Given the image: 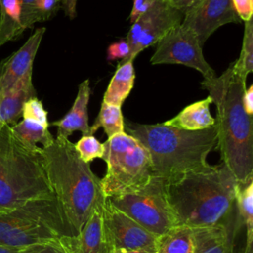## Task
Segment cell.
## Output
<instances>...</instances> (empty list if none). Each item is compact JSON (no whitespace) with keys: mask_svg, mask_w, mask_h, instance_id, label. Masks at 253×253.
I'll return each mask as SVG.
<instances>
[{"mask_svg":"<svg viewBox=\"0 0 253 253\" xmlns=\"http://www.w3.org/2000/svg\"><path fill=\"white\" fill-rule=\"evenodd\" d=\"M99 127H103L108 137L125 132V120L121 106L110 105L102 102L100 112L94 124L90 126L91 134L96 132Z\"/></svg>","mask_w":253,"mask_h":253,"instance_id":"cell-24","label":"cell"},{"mask_svg":"<svg viewBox=\"0 0 253 253\" xmlns=\"http://www.w3.org/2000/svg\"><path fill=\"white\" fill-rule=\"evenodd\" d=\"M202 47L194 32L180 24L157 42L150 63L182 64L199 71L204 79L213 78L215 72L205 59Z\"/></svg>","mask_w":253,"mask_h":253,"instance_id":"cell-9","label":"cell"},{"mask_svg":"<svg viewBox=\"0 0 253 253\" xmlns=\"http://www.w3.org/2000/svg\"><path fill=\"white\" fill-rule=\"evenodd\" d=\"M22 1V15H21V23L24 30L32 28L35 21L34 14V4L35 0H21Z\"/></svg>","mask_w":253,"mask_h":253,"instance_id":"cell-31","label":"cell"},{"mask_svg":"<svg viewBox=\"0 0 253 253\" xmlns=\"http://www.w3.org/2000/svg\"><path fill=\"white\" fill-rule=\"evenodd\" d=\"M20 249L0 244V253H18Z\"/></svg>","mask_w":253,"mask_h":253,"instance_id":"cell-38","label":"cell"},{"mask_svg":"<svg viewBox=\"0 0 253 253\" xmlns=\"http://www.w3.org/2000/svg\"><path fill=\"white\" fill-rule=\"evenodd\" d=\"M240 22L231 0H199L184 13L181 25L193 31L203 46L219 27Z\"/></svg>","mask_w":253,"mask_h":253,"instance_id":"cell-12","label":"cell"},{"mask_svg":"<svg viewBox=\"0 0 253 253\" xmlns=\"http://www.w3.org/2000/svg\"><path fill=\"white\" fill-rule=\"evenodd\" d=\"M243 107L245 112L249 115H253V85H250L248 88L245 89L242 97Z\"/></svg>","mask_w":253,"mask_h":253,"instance_id":"cell-34","label":"cell"},{"mask_svg":"<svg viewBox=\"0 0 253 253\" xmlns=\"http://www.w3.org/2000/svg\"><path fill=\"white\" fill-rule=\"evenodd\" d=\"M242 46L238 58L232 62L234 72L244 81L253 71V19L244 22Z\"/></svg>","mask_w":253,"mask_h":253,"instance_id":"cell-25","label":"cell"},{"mask_svg":"<svg viewBox=\"0 0 253 253\" xmlns=\"http://www.w3.org/2000/svg\"><path fill=\"white\" fill-rule=\"evenodd\" d=\"M23 120H29L42 125L44 127L49 126L47 120V112L43 108L42 101L37 97L31 98L25 102L22 110Z\"/></svg>","mask_w":253,"mask_h":253,"instance_id":"cell-27","label":"cell"},{"mask_svg":"<svg viewBox=\"0 0 253 253\" xmlns=\"http://www.w3.org/2000/svg\"><path fill=\"white\" fill-rule=\"evenodd\" d=\"M21 15V0H0V47L24 33Z\"/></svg>","mask_w":253,"mask_h":253,"instance_id":"cell-20","label":"cell"},{"mask_svg":"<svg viewBox=\"0 0 253 253\" xmlns=\"http://www.w3.org/2000/svg\"><path fill=\"white\" fill-rule=\"evenodd\" d=\"M236 184L223 163L166 183L167 200L176 224L201 228L224 222L235 208Z\"/></svg>","mask_w":253,"mask_h":253,"instance_id":"cell-2","label":"cell"},{"mask_svg":"<svg viewBox=\"0 0 253 253\" xmlns=\"http://www.w3.org/2000/svg\"><path fill=\"white\" fill-rule=\"evenodd\" d=\"M183 15L164 0H154L149 9L132 23L126 38L129 45V54L118 64L134 60L140 51L155 45L171 29L182 23Z\"/></svg>","mask_w":253,"mask_h":253,"instance_id":"cell-10","label":"cell"},{"mask_svg":"<svg viewBox=\"0 0 253 253\" xmlns=\"http://www.w3.org/2000/svg\"><path fill=\"white\" fill-rule=\"evenodd\" d=\"M64 237H74V233L55 197L32 200L0 212V244L21 249Z\"/></svg>","mask_w":253,"mask_h":253,"instance_id":"cell-6","label":"cell"},{"mask_svg":"<svg viewBox=\"0 0 253 253\" xmlns=\"http://www.w3.org/2000/svg\"><path fill=\"white\" fill-rule=\"evenodd\" d=\"M110 253H155L140 249H125V248H114Z\"/></svg>","mask_w":253,"mask_h":253,"instance_id":"cell-37","label":"cell"},{"mask_svg":"<svg viewBox=\"0 0 253 253\" xmlns=\"http://www.w3.org/2000/svg\"><path fill=\"white\" fill-rule=\"evenodd\" d=\"M241 227L234 208L224 222L211 227L193 228L194 253H234L236 236Z\"/></svg>","mask_w":253,"mask_h":253,"instance_id":"cell-13","label":"cell"},{"mask_svg":"<svg viewBox=\"0 0 253 253\" xmlns=\"http://www.w3.org/2000/svg\"><path fill=\"white\" fill-rule=\"evenodd\" d=\"M236 212L242 227L246 229V240H253V179L236 184L235 200Z\"/></svg>","mask_w":253,"mask_h":253,"instance_id":"cell-23","label":"cell"},{"mask_svg":"<svg viewBox=\"0 0 253 253\" xmlns=\"http://www.w3.org/2000/svg\"><path fill=\"white\" fill-rule=\"evenodd\" d=\"M202 88L216 107V147L221 160L239 184L253 179V121L243 107L246 81L233 70L232 63L220 76L204 79Z\"/></svg>","mask_w":253,"mask_h":253,"instance_id":"cell-1","label":"cell"},{"mask_svg":"<svg viewBox=\"0 0 253 253\" xmlns=\"http://www.w3.org/2000/svg\"><path fill=\"white\" fill-rule=\"evenodd\" d=\"M154 0H133L132 8L129 14V22L132 24L152 5Z\"/></svg>","mask_w":253,"mask_h":253,"instance_id":"cell-33","label":"cell"},{"mask_svg":"<svg viewBox=\"0 0 253 253\" xmlns=\"http://www.w3.org/2000/svg\"><path fill=\"white\" fill-rule=\"evenodd\" d=\"M18 253H68V251L60 239L56 241L33 244L21 248Z\"/></svg>","mask_w":253,"mask_h":253,"instance_id":"cell-29","label":"cell"},{"mask_svg":"<svg viewBox=\"0 0 253 253\" xmlns=\"http://www.w3.org/2000/svg\"><path fill=\"white\" fill-rule=\"evenodd\" d=\"M76 6L77 0H60V8L70 20H73L77 15Z\"/></svg>","mask_w":253,"mask_h":253,"instance_id":"cell-35","label":"cell"},{"mask_svg":"<svg viewBox=\"0 0 253 253\" xmlns=\"http://www.w3.org/2000/svg\"><path fill=\"white\" fill-rule=\"evenodd\" d=\"M129 54V45L126 39H121L120 41L111 43L107 48V60L124 61Z\"/></svg>","mask_w":253,"mask_h":253,"instance_id":"cell-30","label":"cell"},{"mask_svg":"<svg viewBox=\"0 0 253 253\" xmlns=\"http://www.w3.org/2000/svg\"><path fill=\"white\" fill-rule=\"evenodd\" d=\"M104 146L107 171L101 187L105 198L134 191L153 176L150 155L135 137L125 131L108 137Z\"/></svg>","mask_w":253,"mask_h":253,"instance_id":"cell-7","label":"cell"},{"mask_svg":"<svg viewBox=\"0 0 253 253\" xmlns=\"http://www.w3.org/2000/svg\"><path fill=\"white\" fill-rule=\"evenodd\" d=\"M126 133L135 137L148 151L153 176L166 183L189 172L210 169L207 158L216 147L215 125L201 130H186L164 123L148 125L125 122Z\"/></svg>","mask_w":253,"mask_h":253,"instance_id":"cell-4","label":"cell"},{"mask_svg":"<svg viewBox=\"0 0 253 253\" xmlns=\"http://www.w3.org/2000/svg\"><path fill=\"white\" fill-rule=\"evenodd\" d=\"M193 251V228L176 225L158 237L156 253H192Z\"/></svg>","mask_w":253,"mask_h":253,"instance_id":"cell-22","label":"cell"},{"mask_svg":"<svg viewBox=\"0 0 253 253\" xmlns=\"http://www.w3.org/2000/svg\"><path fill=\"white\" fill-rule=\"evenodd\" d=\"M20 142L9 126L0 129V212L25 203L54 197L41 156Z\"/></svg>","mask_w":253,"mask_h":253,"instance_id":"cell-5","label":"cell"},{"mask_svg":"<svg viewBox=\"0 0 253 253\" xmlns=\"http://www.w3.org/2000/svg\"><path fill=\"white\" fill-rule=\"evenodd\" d=\"M40 152L53 195L75 237L95 208L106 199L101 179L91 170L90 163L80 159L68 138L56 136Z\"/></svg>","mask_w":253,"mask_h":253,"instance_id":"cell-3","label":"cell"},{"mask_svg":"<svg viewBox=\"0 0 253 253\" xmlns=\"http://www.w3.org/2000/svg\"><path fill=\"white\" fill-rule=\"evenodd\" d=\"M74 147L80 159L86 163H90L96 158L103 159L105 154L104 143L100 142L93 134H82Z\"/></svg>","mask_w":253,"mask_h":253,"instance_id":"cell-26","label":"cell"},{"mask_svg":"<svg viewBox=\"0 0 253 253\" xmlns=\"http://www.w3.org/2000/svg\"><path fill=\"white\" fill-rule=\"evenodd\" d=\"M134 79L133 60L118 64V68L104 93L103 102L110 105L122 106L133 88Z\"/></svg>","mask_w":253,"mask_h":253,"instance_id":"cell-19","label":"cell"},{"mask_svg":"<svg viewBox=\"0 0 253 253\" xmlns=\"http://www.w3.org/2000/svg\"><path fill=\"white\" fill-rule=\"evenodd\" d=\"M107 199L157 238L177 225L167 200L166 181L160 177L152 176L144 186Z\"/></svg>","mask_w":253,"mask_h":253,"instance_id":"cell-8","label":"cell"},{"mask_svg":"<svg viewBox=\"0 0 253 253\" xmlns=\"http://www.w3.org/2000/svg\"><path fill=\"white\" fill-rule=\"evenodd\" d=\"M192 253H194V251H193V252H192Z\"/></svg>","mask_w":253,"mask_h":253,"instance_id":"cell-41","label":"cell"},{"mask_svg":"<svg viewBox=\"0 0 253 253\" xmlns=\"http://www.w3.org/2000/svg\"><path fill=\"white\" fill-rule=\"evenodd\" d=\"M33 72L21 78L8 92L0 95V126H13L22 117L26 101L37 97L32 79Z\"/></svg>","mask_w":253,"mask_h":253,"instance_id":"cell-17","label":"cell"},{"mask_svg":"<svg viewBox=\"0 0 253 253\" xmlns=\"http://www.w3.org/2000/svg\"><path fill=\"white\" fill-rule=\"evenodd\" d=\"M90 92L89 80L86 79L79 84L76 98L70 110L60 120L49 124L57 127L56 136L68 138L74 131H81L82 134H91L88 120Z\"/></svg>","mask_w":253,"mask_h":253,"instance_id":"cell-16","label":"cell"},{"mask_svg":"<svg viewBox=\"0 0 253 253\" xmlns=\"http://www.w3.org/2000/svg\"><path fill=\"white\" fill-rule=\"evenodd\" d=\"M104 202L95 208L77 236L61 239L68 253H110L112 251L113 247L107 237L103 220Z\"/></svg>","mask_w":253,"mask_h":253,"instance_id":"cell-14","label":"cell"},{"mask_svg":"<svg viewBox=\"0 0 253 253\" xmlns=\"http://www.w3.org/2000/svg\"><path fill=\"white\" fill-rule=\"evenodd\" d=\"M211 104H212V100L208 96L206 99L186 106L178 115L164 124L186 130L209 128L215 125V120L210 112Z\"/></svg>","mask_w":253,"mask_h":253,"instance_id":"cell-18","label":"cell"},{"mask_svg":"<svg viewBox=\"0 0 253 253\" xmlns=\"http://www.w3.org/2000/svg\"><path fill=\"white\" fill-rule=\"evenodd\" d=\"M6 59H7V57L0 60V81H1V75H2V72H3V68H4V65H5ZM1 127H2V126H0V129H1Z\"/></svg>","mask_w":253,"mask_h":253,"instance_id":"cell-40","label":"cell"},{"mask_svg":"<svg viewBox=\"0 0 253 253\" xmlns=\"http://www.w3.org/2000/svg\"><path fill=\"white\" fill-rule=\"evenodd\" d=\"M164 1L167 4H169L171 7L177 9L178 11L184 14L189 8L195 5L199 0H164Z\"/></svg>","mask_w":253,"mask_h":253,"instance_id":"cell-36","label":"cell"},{"mask_svg":"<svg viewBox=\"0 0 253 253\" xmlns=\"http://www.w3.org/2000/svg\"><path fill=\"white\" fill-rule=\"evenodd\" d=\"M103 220L113 249H140L156 253L158 238L115 208L107 198L103 204Z\"/></svg>","mask_w":253,"mask_h":253,"instance_id":"cell-11","label":"cell"},{"mask_svg":"<svg viewBox=\"0 0 253 253\" xmlns=\"http://www.w3.org/2000/svg\"><path fill=\"white\" fill-rule=\"evenodd\" d=\"M60 8V0H35V21L43 22L50 19Z\"/></svg>","mask_w":253,"mask_h":253,"instance_id":"cell-28","label":"cell"},{"mask_svg":"<svg viewBox=\"0 0 253 253\" xmlns=\"http://www.w3.org/2000/svg\"><path fill=\"white\" fill-rule=\"evenodd\" d=\"M10 129L20 142L31 149H38L40 147L38 146V143H41L42 147H45L54 140L48 127H44L42 125L29 120L18 122L11 126Z\"/></svg>","mask_w":253,"mask_h":253,"instance_id":"cell-21","label":"cell"},{"mask_svg":"<svg viewBox=\"0 0 253 253\" xmlns=\"http://www.w3.org/2000/svg\"><path fill=\"white\" fill-rule=\"evenodd\" d=\"M241 21L246 22L253 16V0H231Z\"/></svg>","mask_w":253,"mask_h":253,"instance_id":"cell-32","label":"cell"},{"mask_svg":"<svg viewBox=\"0 0 253 253\" xmlns=\"http://www.w3.org/2000/svg\"><path fill=\"white\" fill-rule=\"evenodd\" d=\"M45 28H38L26 42L7 57L0 81V95L8 92L21 78L33 72V63Z\"/></svg>","mask_w":253,"mask_h":253,"instance_id":"cell-15","label":"cell"},{"mask_svg":"<svg viewBox=\"0 0 253 253\" xmlns=\"http://www.w3.org/2000/svg\"><path fill=\"white\" fill-rule=\"evenodd\" d=\"M242 253H253V240H245V247Z\"/></svg>","mask_w":253,"mask_h":253,"instance_id":"cell-39","label":"cell"}]
</instances>
